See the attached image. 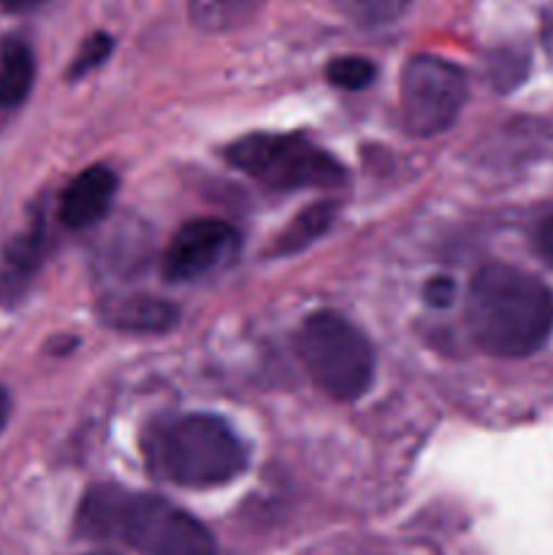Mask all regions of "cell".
<instances>
[{"label":"cell","mask_w":553,"mask_h":555,"mask_svg":"<svg viewBox=\"0 0 553 555\" xmlns=\"http://www.w3.org/2000/svg\"><path fill=\"white\" fill-rule=\"evenodd\" d=\"M466 325L475 345L488 356H531L553 336L551 287L515 266H483L466 296Z\"/></svg>","instance_id":"cell-1"},{"label":"cell","mask_w":553,"mask_h":555,"mask_svg":"<svg viewBox=\"0 0 553 555\" xmlns=\"http://www.w3.org/2000/svg\"><path fill=\"white\" fill-rule=\"evenodd\" d=\"M76 529L90 540H117L141 555H215V537L188 509L150 493L95 486L85 493Z\"/></svg>","instance_id":"cell-2"},{"label":"cell","mask_w":553,"mask_h":555,"mask_svg":"<svg viewBox=\"0 0 553 555\" xmlns=\"http://www.w3.org/2000/svg\"><path fill=\"white\" fill-rule=\"evenodd\" d=\"M146 464L171 486L204 491L236 480L247 466V450L226 421L198 412L152 428Z\"/></svg>","instance_id":"cell-3"},{"label":"cell","mask_w":553,"mask_h":555,"mask_svg":"<svg viewBox=\"0 0 553 555\" xmlns=\"http://www.w3.org/2000/svg\"><path fill=\"white\" fill-rule=\"evenodd\" d=\"M309 379L336 401H356L372 388L374 350L363 331L336 312H314L296 336Z\"/></svg>","instance_id":"cell-4"},{"label":"cell","mask_w":553,"mask_h":555,"mask_svg":"<svg viewBox=\"0 0 553 555\" xmlns=\"http://www.w3.org/2000/svg\"><path fill=\"white\" fill-rule=\"evenodd\" d=\"M226 157L239 171L276 190H329L345 179L336 157L301 135H244L228 146Z\"/></svg>","instance_id":"cell-5"},{"label":"cell","mask_w":553,"mask_h":555,"mask_svg":"<svg viewBox=\"0 0 553 555\" xmlns=\"http://www.w3.org/2000/svg\"><path fill=\"white\" fill-rule=\"evenodd\" d=\"M466 101V76L450 60L415 54L401 70V122L417 139L445 133Z\"/></svg>","instance_id":"cell-6"},{"label":"cell","mask_w":553,"mask_h":555,"mask_svg":"<svg viewBox=\"0 0 553 555\" xmlns=\"http://www.w3.org/2000/svg\"><path fill=\"white\" fill-rule=\"evenodd\" d=\"M236 231L228 222L201 217L173 233L163 253V276L168 282H195L222 269L236 253Z\"/></svg>","instance_id":"cell-7"},{"label":"cell","mask_w":553,"mask_h":555,"mask_svg":"<svg viewBox=\"0 0 553 555\" xmlns=\"http://www.w3.org/2000/svg\"><path fill=\"white\" fill-rule=\"evenodd\" d=\"M119 179L108 166H90L76 173L60 195L57 215L65 228H90L106 217L117 195Z\"/></svg>","instance_id":"cell-8"},{"label":"cell","mask_w":553,"mask_h":555,"mask_svg":"<svg viewBox=\"0 0 553 555\" xmlns=\"http://www.w3.org/2000/svg\"><path fill=\"white\" fill-rule=\"evenodd\" d=\"M43 217H33L27 228H22L0 255V298H20L30 285L33 274L38 271L43 258Z\"/></svg>","instance_id":"cell-9"},{"label":"cell","mask_w":553,"mask_h":555,"mask_svg":"<svg viewBox=\"0 0 553 555\" xmlns=\"http://www.w3.org/2000/svg\"><path fill=\"white\" fill-rule=\"evenodd\" d=\"M108 325L128 334H163L173 328L179 309L155 296H125L103 307Z\"/></svg>","instance_id":"cell-10"},{"label":"cell","mask_w":553,"mask_h":555,"mask_svg":"<svg viewBox=\"0 0 553 555\" xmlns=\"http://www.w3.org/2000/svg\"><path fill=\"white\" fill-rule=\"evenodd\" d=\"M36 81V57L30 43L20 36L0 38V106L14 108L25 103Z\"/></svg>","instance_id":"cell-11"},{"label":"cell","mask_w":553,"mask_h":555,"mask_svg":"<svg viewBox=\"0 0 553 555\" xmlns=\"http://www.w3.org/2000/svg\"><path fill=\"white\" fill-rule=\"evenodd\" d=\"M336 215L334 201H318V204L307 206V209L298 211L291 222H287L285 231L280 233L274 244L276 255H293L307 249L309 244L318 242L325 231L331 228Z\"/></svg>","instance_id":"cell-12"},{"label":"cell","mask_w":553,"mask_h":555,"mask_svg":"<svg viewBox=\"0 0 553 555\" xmlns=\"http://www.w3.org/2000/svg\"><path fill=\"white\" fill-rule=\"evenodd\" d=\"M263 0H188L190 20L206 33H228L247 25Z\"/></svg>","instance_id":"cell-13"},{"label":"cell","mask_w":553,"mask_h":555,"mask_svg":"<svg viewBox=\"0 0 553 555\" xmlns=\"http://www.w3.org/2000/svg\"><path fill=\"white\" fill-rule=\"evenodd\" d=\"M412 0H334L336 9L358 27H388L407 14Z\"/></svg>","instance_id":"cell-14"},{"label":"cell","mask_w":553,"mask_h":555,"mask_svg":"<svg viewBox=\"0 0 553 555\" xmlns=\"http://www.w3.org/2000/svg\"><path fill=\"white\" fill-rule=\"evenodd\" d=\"M377 76V68H374L372 60L366 57H336L331 60L329 68H325V79L331 81L339 90H363L369 87Z\"/></svg>","instance_id":"cell-15"},{"label":"cell","mask_w":553,"mask_h":555,"mask_svg":"<svg viewBox=\"0 0 553 555\" xmlns=\"http://www.w3.org/2000/svg\"><path fill=\"white\" fill-rule=\"evenodd\" d=\"M112 36H106V33H95V36L87 38L85 43H81L79 54L74 57V63H70V70L68 76L70 79H79V76H87L90 70H95L98 65L106 63V57L112 54Z\"/></svg>","instance_id":"cell-16"},{"label":"cell","mask_w":553,"mask_h":555,"mask_svg":"<svg viewBox=\"0 0 553 555\" xmlns=\"http://www.w3.org/2000/svg\"><path fill=\"white\" fill-rule=\"evenodd\" d=\"M426 298L434 304V307H445L453 298V282L439 276V280H432L426 287Z\"/></svg>","instance_id":"cell-17"},{"label":"cell","mask_w":553,"mask_h":555,"mask_svg":"<svg viewBox=\"0 0 553 555\" xmlns=\"http://www.w3.org/2000/svg\"><path fill=\"white\" fill-rule=\"evenodd\" d=\"M537 249H540L542 260L553 266V217L542 222L540 231H537Z\"/></svg>","instance_id":"cell-18"},{"label":"cell","mask_w":553,"mask_h":555,"mask_svg":"<svg viewBox=\"0 0 553 555\" xmlns=\"http://www.w3.org/2000/svg\"><path fill=\"white\" fill-rule=\"evenodd\" d=\"M43 3H47V0H0L3 11H11V14H27V11L41 9Z\"/></svg>","instance_id":"cell-19"},{"label":"cell","mask_w":553,"mask_h":555,"mask_svg":"<svg viewBox=\"0 0 553 555\" xmlns=\"http://www.w3.org/2000/svg\"><path fill=\"white\" fill-rule=\"evenodd\" d=\"M9 415H11V399H9V393L0 388V431H3L5 423H9Z\"/></svg>","instance_id":"cell-20"},{"label":"cell","mask_w":553,"mask_h":555,"mask_svg":"<svg viewBox=\"0 0 553 555\" xmlns=\"http://www.w3.org/2000/svg\"><path fill=\"white\" fill-rule=\"evenodd\" d=\"M545 47L551 49V54H553V9L545 20Z\"/></svg>","instance_id":"cell-21"},{"label":"cell","mask_w":553,"mask_h":555,"mask_svg":"<svg viewBox=\"0 0 553 555\" xmlns=\"http://www.w3.org/2000/svg\"><path fill=\"white\" fill-rule=\"evenodd\" d=\"M90 555H117V553H90Z\"/></svg>","instance_id":"cell-22"}]
</instances>
